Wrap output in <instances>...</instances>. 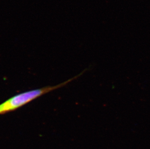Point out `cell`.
Returning a JSON list of instances; mask_svg holds the SVG:
<instances>
[{"label": "cell", "instance_id": "6da1fadb", "mask_svg": "<svg viewBox=\"0 0 150 149\" xmlns=\"http://www.w3.org/2000/svg\"><path fill=\"white\" fill-rule=\"evenodd\" d=\"M74 79H70L55 86H47L40 89L30 90L15 95L0 104V114H4L17 110L42 95L65 86L69 82L74 80Z\"/></svg>", "mask_w": 150, "mask_h": 149}]
</instances>
